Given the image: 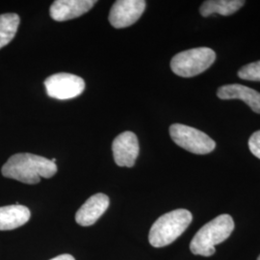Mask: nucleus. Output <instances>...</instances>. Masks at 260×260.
I'll return each instance as SVG.
<instances>
[{
  "label": "nucleus",
  "mask_w": 260,
  "mask_h": 260,
  "mask_svg": "<svg viewBox=\"0 0 260 260\" xmlns=\"http://www.w3.org/2000/svg\"><path fill=\"white\" fill-rule=\"evenodd\" d=\"M57 165L51 160L32 153H17L3 165L1 173L7 178L25 184H37L41 178H50L57 173Z\"/></svg>",
  "instance_id": "1"
},
{
  "label": "nucleus",
  "mask_w": 260,
  "mask_h": 260,
  "mask_svg": "<svg viewBox=\"0 0 260 260\" xmlns=\"http://www.w3.org/2000/svg\"><path fill=\"white\" fill-rule=\"evenodd\" d=\"M234 230L233 217L223 214L205 224L190 243V250L196 255L211 256L215 253V246L225 241Z\"/></svg>",
  "instance_id": "2"
},
{
  "label": "nucleus",
  "mask_w": 260,
  "mask_h": 260,
  "mask_svg": "<svg viewBox=\"0 0 260 260\" xmlns=\"http://www.w3.org/2000/svg\"><path fill=\"white\" fill-rule=\"evenodd\" d=\"M193 216L186 209H177L162 215L152 224L149 241L154 248H162L176 241L192 223Z\"/></svg>",
  "instance_id": "3"
},
{
  "label": "nucleus",
  "mask_w": 260,
  "mask_h": 260,
  "mask_svg": "<svg viewBox=\"0 0 260 260\" xmlns=\"http://www.w3.org/2000/svg\"><path fill=\"white\" fill-rule=\"evenodd\" d=\"M216 60V53L209 47H198L179 52L171 61L174 74L181 77H193L205 72Z\"/></svg>",
  "instance_id": "4"
},
{
  "label": "nucleus",
  "mask_w": 260,
  "mask_h": 260,
  "mask_svg": "<svg viewBox=\"0 0 260 260\" xmlns=\"http://www.w3.org/2000/svg\"><path fill=\"white\" fill-rule=\"evenodd\" d=\"M170 135L177 146L195 154H207L216 148L215 141L205 132L181 123L172 124Z\"/></svg>",
  "instance_id": "5"
},
{
  "label": "nucleus",
  "mask_w": 260,
  "mask_h": 260,
  "mask_svg": "<svg viewBox=\"0 0 260 260\" xmlns=\"http://www.w3.org/2000/svg\"><path fill=\"white\" fill-rule=\"evenodd\" d=\"M45 86L48 96L65 101L75 99L83 93L85 82L77 75L61 73L47 77Z\"/></svg>",
  "instance_id": "6"
},
{
  "label": "nucleus",
  "mask_w": 260,
  "mask_h": 260,
  "mask_svg": "<svg viewBox=\"0 0 260 260\" xmlns=\"http://www.w3.org/2000/svg\"><path fill=\"white\" fill-rule=\"evenodd\" d=\"M146 4L144 0H118L110 10L109 22L113 27H128L141 18Z\"/></svg>",
  "instance_id": "7"
},
{
  "label": "nucleus",
  "mask_w": 260,
  "mask_h": 260,
  "mask_svg": "<svg viewBox=\"0 0 260 260\" xmlns=\"http://www.w3.org/2000/svg\"><path fill=\"white\" fill-rule=\"evenodd\" d=\"M112 150L114 160L118 166L133 167L139 155V141L137 136L131 131L122 132L114 140Z\"/></svg>",
  "instance_id": "8"
},
{
  "label": "nucleus",
  "mask_w": 260,
  "mask_h": 260,
  "mask_svg": "<svg viewBox=\"0 0 260 260\" xmlns=\"http://www.w3.org/2000/svg\"><path fill=\"white\" fill-rule=\"evenodd\" d=\"M95 3L94 0H56L50 7L49 14L56 21H66L86 14Z\"/></svg>",
  "instance_id": "9"
},
{
  "label": "nucleus",
  "mask_w": 260,
  "mask_h": 260,
  "mask_svg": "<svg viewBox=\"0 0 260 260\" xmlns=\"http://www.w3.org/2000/svg\"><path fill=\"white\" fill-rule=\"evenodd\" d=\"M108 196L102 193L89 198L76 212L75 221L82 226H90L95 223L109 206Z\"/></svg>",
  "instance_id": "10"
},
{
  "label": "nucleus",
  "mask_w": 260,
  "mask_h": 260,
  "mask_svg": "<svg viewBox=\"0 0 260 260\" xmlns=\"http://www.w3.org/2000/svg\"><path fill=\"white\" fill-rule=\"evenodd\" d=\"M217 95L221 100H241L251 110L260 114V93L241 84H229L218 89Z\"/></svg>",
  "instance_id": "11"
},
{
  "label": "nucleus",
  "mask_w": 260,
  "mask_h": 260,
  "mask_svg": "<svg viewBox=\"0 0 260 260\" xmlns=\"http://www.w3.org/2000/svg\"><path fill=\"white\" fill-rule=\"evenodd\" d=\"M30 210L20 205L0 207V231H12L25 224L30 219Z\"/></svg>",
  "instance_id": "12"
},
{
  "label": "nucleus",
  "mask_w": 260,
  "mask_h": 260,
  "mask_svg": "<svg viewBox=\"0 0 260 260\" xmlns=\"http://www.w3.org/2000/svg\"><path fill=\"white\" fill-rule=\"evenodd\" d=\"M244 4L245 1L243 0H207L202 4L200 13L203 17H209L215 13L222 16H231L241 9Z\"/></svg>",
  "instance_id": "13"
},
{
  "label": "nucleus",
  "mask_w": 260,
  "mask_h": 260,
  "mask_svg": "<svg viewBox=\"0 0 260 260\" xmlns=\"http://www.w3.org/2000/svg\"><path fill=\"white\" fill-rule=\"evenodd\" d=\"M19 15L8 13L0 15V48L7 46L15 38L19 28Z\"/></svg>",
  "instance_id": "14"
},
{
  "label": "nucleus",
  "mask_w": 260,
  "mask_h": 260,
  "mask_svg": "<svg viewBox=\"0 0 260 260\" xmlns=\"http://www.w3.org/2000/svg\"><path fill=\"white\" fill-rule=\"evenodd\" d=\"M238 76L244 80L260 81V61L242 67L238 72Z\"/></svg>",
  "instance_id": "15"
},
{
  "label": "nucleus",
  "mask_w": 260,
  "mask_h": 260,
  "mask_svg": "<svg viewBox=\"0 0 260 260\" xmlns=\"http://www.w3.org/2000/svg\"><path fill=\"white\" fill-rule=\"evenodd\" d=\"M249 149L254 156L260 159V130L254 132L250 137Z\"/></svg>",
  "instance_id": "16"
},
{
  "label": "nucleus",
  "mask_w": 260,
  "mask_h": 260,
  "mask_svg": "<svg viewBox=\"0 0 260 260\" xmlns=\"http://www.w3.org/2000/svg\"><path fill=\"white\" fill-rule=\"evenodd\" d=\"M50 260H75V257L73 256V255H71V254H61V255H58V256H56L54 258H52V259Z\"/></svg>",
  "instance_id": "17"
},
{
  "label": "nucleus",
  "mask_w": 260,
  "mask_h": 260,
  "mask_svg": "<svg viewBox=\"0 0 260 260\" xmlns=\"http://www.w3.org/2000/svg\"><path fill=\"white\" fill-rule=\"evenodd\" d=\"M257 260H260V255L258 256V258H257Z\"/></svg>",
  "instance_id": "18"
}]
</instances>
